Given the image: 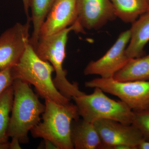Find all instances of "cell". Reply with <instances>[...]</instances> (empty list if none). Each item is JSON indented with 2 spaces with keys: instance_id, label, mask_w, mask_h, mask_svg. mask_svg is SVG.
I'll list each match as a JSON object with an SVG mask.
<instances>
[{
  "instance_id": "7c38bea8",
  "label": "cell",
  "mask_w": 149,
  "mask_h": 149,
  "mask_svg": "<svg viewBox=\"0 0 149 149\" xmlns=\"http://www.w3.org/2000/svg\"><path fill=\"white\" fill-rule=\"evenodd\" d=\"M71 138L74 149H103L101 139L95 125L83 118L72 121Z\"/></svg>"
},
{
  "instance_id": "e0dca14e",
  "label": "cell",
  "mask_w": 149,
  "mask_h": 149,
  "mask_svg": "<svg viewBox=\"0 0 149 149\" xmlns=\"http://www.w3.org/2000/svg\"><path fill=\"white\" fill-rule=\"evenodd\" d=\"M57 0H29V8H31V20L33 30L29 43L33 48L38 43L41 27L47 16Z\"/></svg>"
},
{
  "instance_id": "ba28073f",
  "label": "cell",
  "mask_w": 149,
  "mask_h": 149,
  "mask_svg": "<svg viewBox=\"0 0 149 149\" xmlns=\"http://www.w3.org/2000/svg\"><path fill=\"white\" fill-rule=\"evenodd\" d=\"M93 123L101 139L103 149H113L121 145L138 149L145 140L140 130L132 124L109 119H100Z\"/></svg>"
},
{
  "instance_id": "7402d4cb",
  "label": "cell",
  "mask_w": 149,
  "mask_h": 149,
  "mask_svg": "<svg viewBox=\"0 0 149 149\" xmlns=\"http://www.w3.org/2000/svg\"><path fill=\"white\" fill-rule=\"evenodd\" d=\"M25 14L27 16V19L31 18L29 16V0H22Z\"/></svg>"
},
{
  "instance_id": "8fae6325",
  "label": "cell",
  "mask_w": 149,
  "mask_h": 149,
  "mask_svg": "<svg viewBox=\"0 0 149 149\" xmlns=\"http://www.w3.org/2000/svg\"><path fill=\"white\" fill-rule=\"evenodd\" d=\"M76 4V0H57L41 27L39 39L58 33L74 24L77 19Z\"/></svg>"
},
{
  "instance_id": "d6986e66",
  "label": "cell",
  "mask_w": 149,
  "mask_h": 149,
  "mask_svg": "<svg viewBox=\"0 0 149 149\" xmlns=\"http://www.w3.org/2000/svg\"><path fill=\"white\" fill-rule=\"evenodd\" d=\"M11 68L0 70V95L7 88L12 85L14 80L11 72Z\"/></svg>"
},
{
  "instance_id": "ffe728a7",
  "label": "cell",
  "mask_w": 149,
  "mask_h": 149,
  "mask_svg": "<svg viewBox=\"0 0 149 149\" xmlns=\"http://www.w3.org/2000/svg\"><path fill=\"white\" fill-rule=\"evenodd\" d=\"M38 149H58L55 145L49 140L43 139L38 147Z\"/></svg>"
},
{
  "instance_id": "603a6c76",
  "label": "cell",
  "mask_w": 149,
  "mask_h": 149,
  "mask_svg": "<svg viewBox=\"0 0 149 149\" xmlns=\"http://www.w3.org/2000/svg\"><path fill=\"white\" fill-rule=\"evenodd\" d=\"M139 149H149V141L144 140L140 143L138 147Z\"/></svg>"
},
{
  "instance_id": "5b68a950",
  "label": "cell",
  "mask_w": 149,
  "mask_h": 149,
  "mask_svg": "<svg viewBox=\"0 0 149 149\" xmlns=\"http://www.w3.org/2000/svg\"><path fill=\"white\" fill-rule=\"evenodd\" d=\"M80 117L93 123L100 119H109L132 124L134 112L122 101L110 98L104 92L95 88L90 95L73 97Z\"/></svg>"
},
{
  "instance_id": "30bf717a",
  "label": "cell",
  "mask_w": 149,
  "mask_h": 149,
  "mask_svg": "<svg viewBox=\"0 0 149 149\" xmlns=\"http://www.w3.org/2000/svg\"><path fill=\"white\" fill-rule=\"evenodd\" d=\"M77 21L83 29L97 30L117 18L110 0H76Z\"/></svg>"
},
{
  "instance_id": "6da1fadb",
  "label": "cell",
  "mask_w": 149,
  "mask_h": 149,
  "mask_svg": "<svg viewBox=\"0 0 149 149\" xmlns=\"http://www.w3.org/2000/svg\"><path fill=\"white\" fill-rule=\"evenodd\" d=\"M28 83L19 79L12 84L14 97L9 126V138L16 139L20 144L29 143L28 133L41 121L45 105Z\"/></svg>"
},
{
  "instance_id": "277c9868",
  "label": "cell",
  "mask_w": 149,
  "mask_h": 149,
  "mask_svg": "<svg viewBox=\"0 0 149 149\" xmlns=\"http://www.w3.org/2000/svg\"><path fill=\"white\" fill-rule=\"evenodd\" d=\"M45 109L40 121L30 131L35 139L49 140L58 149H73L71 138L72 121L80 118L76 105L69 102L63 104L45 100Z\"/></svg>"
},
{
  "instance_id": "7a4b0ae2",
  "label": "cell",
  "mask_w": 149,
  "mask_h": 149,
  "mask_svg": "<svg viewBox=\"0 0 149 149\" xmlns=\"http://www.w3.org/2000/svg\"><path fill=\"white\" fill-rule=\"evenodd\" d=\"M72 31L84 33L85 29L76 22L58 33L40 38L34 48L40 58L49 62L53 67L56 72L53 79L54 84L60 93L70 100L73 97L85 94L80 91L77 83H71L68 81L66 77L67 71L63 68L68 35Z\"/></svg>"
},
{
  "instance_id": "52a82bcc",
  "label": "cell",
  "mask_w": 149,
  "mask_h": 149,
  "mask_svg": "<svg viewBox=\"0 0 149 149\" xmlns=\"http://www.w3.org/2000/svg\"><path fill=\"white\" fill-rule=\"evenodd\" d=\"M130 35V29L121 32L106 53L98 60L88 63L84 70L85 75H98L103 78L113 77L130 59L127 56L125 50Z\"/></svg>"
},
{
  "instance_id": "3957f363",
  "label": "cell",
  "mask_w": 149,
  "mask_h": 149,
  "mask_svg": "<svg viewBox=\"0 0 149 149\" xmlns=\"http://www.w3.org/2000/svg\"><path fill=\"white\" fill-rule=\"evenodd\" d=\"M13 80L19 79L32 85L42 98L57 103L65 104L70 102L60 93L52 77L55 72L53 67L48 61L40 58L30 43L18 62L11 68Z\"/></svg>"
},
{
  "instance_id": "44dd1931",
  "label": "cell",
  "mask_w": 149,
  "mask_h": 149,
  "mask_svg": "<svg viewBox=\"0 0 149 149\" xmlns=\"http://www.w3.org/2000/svg\"><path fill=\"white\" fill-rule=\"evenodd\" d=\"M11 139V141L10 142L9 149H21L19 141L16 139Z\"/></svg>"
},
{
  "instance_id": "4fadbf2b",
  "label": "cell",
  "mask_w": 149,
  "mask_h": 149,
  "mask_svg": "<svg viewBox=\"0 0 149 149\" xmlns=\"http://www.w3.org/2000/svg\"><path fill=\"white\" fill-rule=\"evenodd\" d=\"M130 41L125 50L129 58L144 56V48L149 42V10L132 23Z\"/></svg>"
},
{
  "instance_id": "8992f818",
  "label": "cell",
  "mask_w": 149,
  "mask_h": 149,
  "mask_svg": "<svg viewBox=\"0 0 149 149\" xmlns=\"http://www.w3.org/2000/svg\"><path fill=\"white\" fill-rule=\"evenodd\" d=\"M86 88H98L116 96L134 112L149 109V81L120 82L113 78H96L85 83Z\"/></svg>"
},
{
  "instance_id": "9c48e42d",
  "label": "cell",
  "mask_w": 149,
  "mask_h": 149,
  "mask_svg": "<svg viewBox=\"0 0 149 149\" xmlns=\"http://www.w3.org/2000/svg\"><path fill=\"white\" fill-rule=\"evenodd\" d=\"M31 21L17 22L0 36V70L13 67L24 53L29 43Z\"/></svg>"
},
{
  "instance_id": "9a60e30c",
  "label": "cell",
  "mask_w": 149,
  "mask_h": 149,
  "mask_svg": "<svg viewBox=\"0 0 149 149\" xmlns=\"http://www.w3.org/2000/svg\"><path fill=\"white\" fill-rule=\"evenodd\" d=\"M116 17L125 23H132L149 10V0H110Z\"/></svg>"
},
{
  "instance_id": "ac0fdd59",
  "label": "cell",
  "mask_w": 149,
  "mask_h": 149,
  "mask_svg": "<svg viewBox=\"0 0 149 149\" xmlns=\"http://www.w3.org/2000/svg\"><path fill=\"white\" fill-rule=\"evenodd\" d=\"M132 124L140 130L146 141H149V109L134 112Z\"/></svg>"
},
{
  "instance_id": "5bb4252c",
  "label": "cell",
  "mask_w": 149,
  "mask_h": 149,
  "mask_svg": "<svg viewBox=\"0 0 149 149\" xmlns=\"http://www.w3.org/2000/svg\"><path fill=\"white\" fill-rule=\"evenodd\" d=\"M113 78L120 82L149 81V54L130 58Z\"/></svg>"
},
{
  "instance_id": "2e32d148",
  "label": "cell",
  "mask_w": 149,
  "mask_h": 149,
  "mask_svg": "<svg viewBox=\"0 0 149 149\" xmlns=\"http://www.w3.org/2000/svg\"><path fill=\"white\" fill-rule=\"evenodd\" d=\"M13 97L12 85L0 95V149H9L8 131Z\"/></svg>"
}]
</instances>
